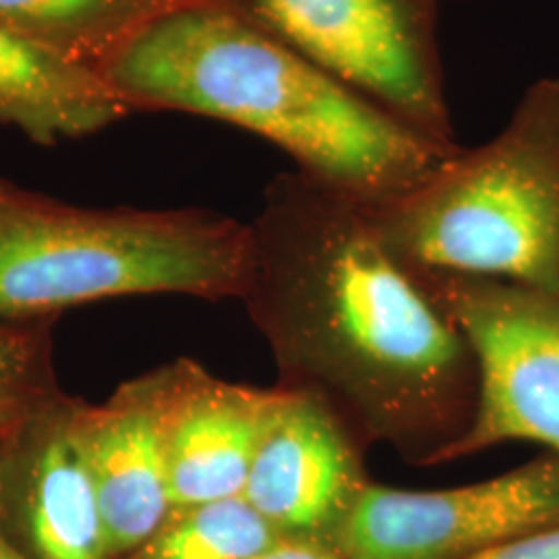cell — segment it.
Masks as SVG:
<instances>
[{
  "instance_id": "14",
  "label": "cell",
  "mask_w": 559,
  "mask_h": 559,
  "mask_svg": "<svg viewBox=\"0 0 559 559\" xmlns=\"http://www.w3.org/2000/svg\"><path fill=\"white\" fill-rule=\"evenodd\" d=\"M286 543L242 496L173 512L124 559H255Z\"/></svg>"
},
{
  "instance_id": "1",
  "label": "cell",
  "mask_w": 559,
  "mask_h": 559,
  "mask_svg": "<svg viewBox=\"0 0 559 559\" xmlns=\"http://www.w3.org/2000/svg\"><path fill=\"white\" fill-rule=\"evenodd\" d=\"M245 300L286 390L321 402L365 452L440 466L479 402L475 353L381 239L369 205L299 170L251 224Z\"/></svg>"
},
{
  "instance_id": "11",
  "label": "cell",
  "mask_w": 559,
  "mask_h": 559,
  "mask_svg": "<svg viewBox=\"0 0 559 559\" xmlns=\"http://www.w3.org/2000/svg\"><path fill=\"white\" fill-rule=\"evenodd\" d=\"M133 106L100 67L0 23V122L38 143L98 133Z\"/></svg>"
},
{
  "instance_id": "13",
  "label": "cell",
  "mask_w": 559,
  "mask_h": 559,
  "mask_svg": "<svg viewBox=\"0 0 559 559\" xmlns=\"http://www.w3.org/2000/svg\"><path fill=\"white\" fill-rule=\"evenodd\" d=\"M164 11L156 0H0V23L85 60L106 57L143 21Z\"/></svg>"
},
{
  "instance_id": "7",
  "label": "cell",
  "mask_w": 559,
  "mask_h": 559,
  "mask_svg": "<svg viewBox=\"0 0 559 559\" xmlns=\"http://www.w3.org/2000/svg\"><path fill=\"white\" fill-rule=\"evenodd\" d=\"M559 524V454L475 485L404 491L369 483L344 522L342 559H473Z\"/></svg>"
},
{
  "instance_id": "8",
  "label": "cell",
  "mask_w": 559,
  "mask_h": 559,
  "mask_svg": "<svg viewBox=\"0 0 559 559\" xmlns=\"http://www.w3.org/2000/svg\"><path fill=\"white\" fill-rule=\"evenodd\" d=\"M242 498L280 535L334 551L371 483L365 450L321 402L278 385Z\"/></svg>"
},
{
  "instance_id": "10",
  "label": "cell",
  "mask_w": 559,
  "mask_h": 559,
  "mask_svg": "<svg viewBox=\"0 0 559 559\" xmlns=\"http://www.w3.org/2000/svg\"><path fill=\"white\" fill-rule=\"evenodd\" d=\"M278 394L216 380L189 360L168 429L173 512L242 496Z\"/></svg>"
},
{
  "instance_id": "4",
  "label": "cell",
  "mask_w": 559,
  "mask_h": 559,
  "mask_svg": "<svg viewBox=\"0 0 559 559\" xmlns=\"http://www.w3.org/2000/svg\"><path fill=\"white\" fill-rule=\"evenodd\" d=\"M251 226L207 212H80L0 195V318L122 295L240 299Z\"/></svg>"
},
{
  "instance_id": "3",
  "label": "cell",
  "mask_w": 559,
  "mask_h": 559,
  "mask_svg": "<svg viewBox=\"0 0 559 559\" xmlns=\"http://www.w3.org/2000/svg\"><path fill=\"white\" fill-rule=\"evenodd\" d=\"M367 205L415 272L559 293V78L535 81L493 140L460 147L415 189Z\"/></svg>"
},
{
  "instance_id": "15",
  "label": "cell",
  "mask_w": 559,
  "mask_h": 559,
  "mask_svg": "<svg viewBox=\"0 0 559 559\" xmlns=\"http://www.w3.org/2000/svg\"><path fill=\"white\" fill-rule=\"evenodd\" d=\"M473 559H559V524L506 540Z\"/></svg>"
},
{
  "instance_id": "12",
  "label": "cell",
  "mask_w": 559,
  "mask_h": 559,
  "mask_svg": "<svg viewBox=\"0 0 559 559\" xmlns=\"http://www.w3.org/2000/svg\"><path fill=\"white\" fill-rule=\"evenodd\" d=\"M23 522L36 559H112L78 413L57 420L40 441Z\"/></svg>"
},
{
  "instance_id": "5",
  "label": "cell",
  "mask_w": 559,
  "mask_h": 559,
  "mask_svg": "<svg viewBox=\"0 0 559 559\" xmlns=\"http://www.w3.org/2000/svg\"><path fill=\"white\" fill-rule=\"evenodd\" d=\"M235 7L420 135L459 147L443 87L440 0H235Z\"/></svg>"
},
{
  "instance_id": "6",
  "label": "cell",
  "mask_w": 559,
  "mask_h": 559,
  "mask_svg": "<svg viewBox=\"0 0 559 559\" xmlns=\"http://www.w3.org/2000/svg\"><path fill=\"white\" fill-rule=\"evenodd\" d=\"M415 274L462 330L479 369L477 415L448 462L506 441H537L559 454V293Z\"/></svg>"
},
{
  "instance_id": "17",
  "label": "cell",
  "mask_w": 559,
  "mask_h": 559,
  "mask_svg": "<svg viewBox=\"0 0 559 559\" xmlns=\"http://www.w3.org/2000/svg\"><path fill=\"white\" fill-rule=\"evenodd\" d=\"M255 559H342L336 551L325 549V547H316V545H305V543H282L276 549L263 554Z\"/></svg>"
},
{
  "instance_id": "19",
  "label": "cell",
  "mask_w": 559,
  "mask_h": 559,
  "mask_svg": "<svg viewBox=\"0 0 559 559\" xmlns=\"http://www.w3.org/2000/svg\"><path fill=\"white\" fill-rule=\"evenodd\" d=\"M0 559H29L25 554H21L20 549L7 539L2 533H0Z\"/></svg>"
},
{
  "instance_id": "9",
  "label": "cell",
  "mask_w": 559,
  "mask_h": 559,
  "mask_svg": "<svg viewBox=\"0 0 559 559\" xmlns=\"http://www.w3.org/2000/svg\"><path fill=\"white\" fill-rule=\"evenodd\" d=\"M189 360L129 381L108 404L80 411L108 554L129 558L168 520V429Z\"/></svg>"
},
{
  "instance_id": "2",
  "label": "cell",
  "mask_w": 559,
  "mask_h": 559,
  "mask_svg": "<svg viewBox=\"0 0 559 559\" xmlns=\"http://www.w3.org/2000/svg\"><path fill=\"white\" fill-rule=\"evenodd\" d=\"M100 71L133 108L235 124L286 152L302 175L365 203L404 195L460 150L420 135L224 4L164 9L120 41Z\"/></svg>"
},
{
  "instance_id": "18",
  "label": "cell",
  "mask_w": 559,
  "mask_h": 559,
  "mask_svg": "<svg viewBox=\"0 0 559 559\" xmlns=\"http://www.w3.org/2000/svg\"><path fill=\"white\" fill-rule=\"evenodd\" d=\"M162 9H170V7H180V4H201V2H210V4H224V7H235V0H156Z\"/></svg>"
},
{
  "instance_id": "16",
  "label": "cell",
  "mask_w": 559,
  "mask_h": 559,
  "mask_svg": "<svg viewBox=\"0 0 559 559\" xmlns=\"http://www.w3.org/2000/svg\"><path fill=\"white\" fill-rule=\"evenodd\" d=\"M29 371V353L20 340L0 332V408L20 394Z\"/></svg>"
}]
</instances>
